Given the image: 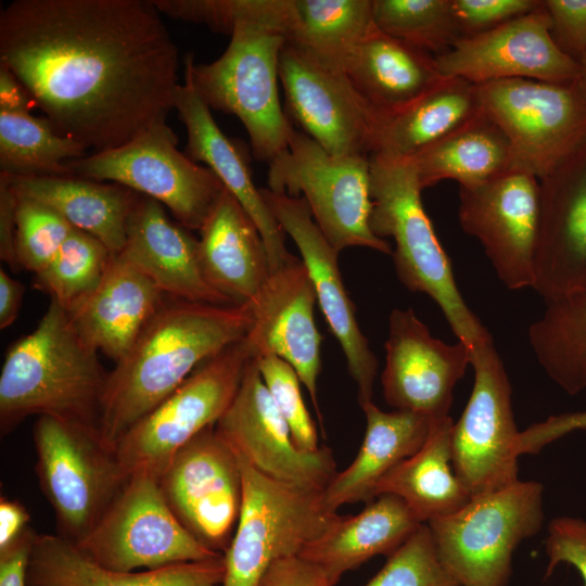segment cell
I'll use <instances>...</instances> for the list:
<instances>
[{
	"mask_svg": "<svg viewBox=\"0 0 586 586\" xmlns=\"http://www.w3.org/2000/svg\"><path fill=\"white\" fill-rule=\"evenodd\" d=\"M215 430L254 469L272 480L324 491L337 473L330 448L321 446L309 453L295 445L255 358L249 362L240 387Z\"/></svg>",
	"mask_w": 586,
	"mask_h": 586,
	"instance_id": "ac0fdd59",
	"label": "cell"
},
{
	"mask_svg": "<svg viewBox=\"0 0 586 586\" xmlns=\"http://www.w3.org/2000/svg\"><path fill=\"white\" fill-rule=\"evenodd\" d=\"M109 372L77 332L69 314L50 302L33 332L11 345L0 373V433L30 416L99 430Z\"/></svg>",
	"mask_w": 586,
	"mask_h": 586,
	"instance_id": "277c9868",
	"label": "cell"
},
{
	"mask_svg": "<svg viewBox=\"0 0 586 586\" xmlns=\"http://www.w3.org/2000/svg\"><path fill=\"white\" fill-rule=\"evenodd\" d=\"M539 186L533 289L548 301L586 288V143Z\"/></svg>",
	"mask_w": 586,
	"mask_h": 586,
	"instance_id": "603a6c76",
	"label": "cell"
},
{
	"mask_svg": "<svg viewBox=\"0 0 586 586\" xmlns=\"http://www.w3.org/2000/svg\"><path fill=\"white\" fill-rule=\"evenodd\" d=\"M160 13L175 20L204 24L214 31L231 35L237 22L246 16L256 0H151Z\"/></svg>",
	"mask_w": 586,
	"mask_h": 586,
	"instance_id": "ee69618b",
	"label": "cell"
},
{
	"mask_svg": "<svg viewBox=\"0 0 586 586\" xmlns=\"http://www.w3.org/2000/svg\"><path fill=\"white\" fill-rule=\"evenodd\" d=\"M343 71L380 114L402 109L443 78L435 56L375 26L348 55Z\"/></svg>",
	"mask_w": 586,
	"mask_h": 586,
	"instance_id": "1f68e13d",
	"label": "cell"
},
{
	"mask_svg": "<svg viewBox=\"0 0 586 586\" xmlns=\"http://www.w3.org/2000/svg\"><path fill=\"white\" fill-rule=\"evenodd\" d=\"M371 231L392 238L395 270L411 292L429 295L443 311L459 342L471 353L492 335L466 304L450 260L423 207L422 188L407 158L370 155Z\"/></svg>",
	"mask_w": 586,
	"mask_h": 586,
	"instance_id": "5b68a950",
	"label": "cell"
},
{
	"mask_svg": "<svg viewBox=\"0 0 586 586\" xmlns=\"http://www.w3.org/2000/svg\"><path fill=\"white\" fill-rule=\"evenodd\" d=\"M279 79L286 111L302 131L335 156L371 155L379 112L346 74L285 42Z\"/></svg>",
	"mask_w": 586,
	"mask_h": 586,
	"instance_id": "e0dca14e",
	"label": "cell"
},
{
	"mask_svg": "<svg viewBox=\"0 0 586 586\" xmlns=\"http://www.w3.org/2000/svg\"><path fill=\"white\" fill-rule=\"evenodd\" d=\"M200 231V257L208 282L232 305L254 301L271 275L264 239L225 188Z\"/></svg>",
	"mask_w": 586,
	"mask_h": 586,
	"instance_id": "4316f807",
	"label": "cell"
},
{
	"mask_svg": "<svg viewBox=\"0 0 586 586\" xmlns=\"http://www.w3.org/2000/svg\"><path fill=\"white\" fill-rule=\"evenodd\" d=\"M374 26L372 0H294L286 42L344 72L348 55Z\"/></svg>",
	"mask_w": 586,
	"mask_h": 586,
	"instance_id": "8d00e7d4",
	"label": "cell"
},
{
	"mask_svg": "<svg viewBox=\"0 0 586 586\" xmlns=\"http://www.w3.org/2000/svg\"><path fill=\"white\" fill-rule=\"evenodd\" d=\"M365 586H458L442 565L425 523L391 556Z\"/></svg>",
	"mask_w": 586,
	"mask_h": 586,
	"instance_id": "b9f144b4",
	"label": "cell"
},
{
	"mask_svg": "<svg viewBox=\"0 0 586 586\" xmlns=\"http://www.w3.org/2000/svg\"><path fill=\"white\" fill-rule=\"evenodd\" d=\"M586 430V410L553 415L519 433V455L537 454L545 446L569 433Z\"/></svg>",
	"mask_w": 586,
	"mask_h": 586,
	"instance_id": "c3c4849f",
	"label": "cell"
},
{
	"mask_svg": "<svg viewBox=\"0 0 586 586\" xmlns=\"http://www.w3.org/2000/svg\"><path fill=\"white\" fill-rule=\"evenodd\" d=\"M163 295L142 270L114 254L97 289L68 314L82 340L116 364L163 304Z\"/></svg>",
	"mask_w": 586,
	"mask_h": 586,
	"instance_id": "484cf974",
	"label": "cell"
},
{
	"mask_svg": "<svg viewBox=\"0 0 586 586\" xmlns=\"http://www.w3.org/2000/svg\"><path fill=\"white\" fill-rule=\"evenodd\" d=\"M360 407L367 426L359 451L323 491L327 506L335 512L346 504L373 500L380 481L422 447L430 430L431 419L416 412H386L373 402Z\"/></svg>",
	"mask_w": 586,
	"mask_h": 586,
	"instance_id": "f546056e",
	"label": "cell"
},
{
	"mask_svg": "<svg viewBox=\"0 0 586 586\" xmlns=\"http://www.w3.org/2000/svg\"><path fill=\"white\" fill-rule=\"evenodd\" d=\"M539 217L540 186L531 174L508 170L459 187V224L480 241L497 277L510 290L534 288Z\"/></svg>",
	"mask_w": 586,
	"mask_h": 586,
	"instance_id": "2e32d148",
	"label": "cell"
},
{
	"mask_svg": "<svg viewBox=\"0 0 586 586\" xmlns=\"http://www.w3.org/2000/svg\"><path fill=\"white\" fill-rule=\"evenodd\" d=\"M24 285L0 269V328L11 326L18 313L24 295Z\"/></svg>",
	"mask_w": 586,
	"mask_h": 586,
	"instance_id": "11a10c76",
	"label": "cell"
},
{
	"mask_svg": "<svg viewBox=\"0 0 586 586\" xmlns=\"http://www.w3.org/2000/svg\"><path fill=\"white\" fill-rule=\"evenodd\" d=\"M579 75H578V81L583 86V88L586 91V54L579 60Z\"/></svg>",
	"mask_w": 586,
	"mask_h": 586,
	"instance_id": "9f6ffc18",
	"label": "cell"
},
{
	"mask_svg": "<svg viewBox=\"0 0 586 586\" xmlns=\"http://www.w3.org/2000/svg\"><path fill=\"white\" fill-rule=\"evenodd\" d=\"M188 230L173 222L161 203L140 194L127 222L125 246L118 254L170 298L235 306L208 282L199 240Z\"/></svg>",
	"mask_w": 586,
	"mask_h": 586,
	"instance_id": "cb8c5ba5",
	"label": "cell"
},
{
	"mask_svg": "<svg viewBox=\"0 0 586 586\" xmlns=\"http://www.w3.org/2000/svg\"><path fill=\"white\" fill-rule=\"evenodd\" d=\"M543 520V485L518 480L425 524L458 586H506L515 548L540 531Z\"/></svg>",
	"mask_w": 586,
	"mask_h": 586,
	"instance_id": "8992f818",
	"label": "cell"
},
{
	"mask_svg": "<svg viewBox=\"0 0 586 586\" xmlns=\"http://www.w3.org/2000/svg\"><path fill=\"white\" fill-rule=\"evenodd\" d=\"M174 109L187 130L184 154L195 163H205L253 219L264 239L271 272L282 267L292 256L285 232L254 184L245 154L220 130L187 71L183 84L176 88Z\"/></svg>",
	"mask_w": 586,
	"mask_h": 586,
	"instance_id": "d4e9b609",
	"label": "cell"
},
{
	"mask_svg": "<svg viewBox=\"0 0 586 586\" xmlns=\"http://www.w3.org/2000/svg\"><path fill=\"white\" fill-rule=\"evenodd\" d=\"M35 471L53 509L56 535L79 545L98 525L130 474L98 429L38 417Z\"/></svg>",
	"mask_w": 586,
	"mask_h": 586,
	"instance_id": "52a82bcc",
	"label": "cell"
},
{
	"mask_svg": "<svg viewBox=\"0 0 586 586\" xmlns=\"http://www.w3.org/2000/svg\"><path fill=\"white\" fill-rule=\"evenodd\" d=\"M543 0H451L460 39L477 35L538 9Z\"/></svg>",
	"mask_w": 586,
	"mask_h": 586,
	"instance_id": "f6af8a7d",
	"label": "cell"
},
{
	"mask_svg": "<svg viewBox=\"0 0 586 586\" xmlns=\"http://www.w3.org/2000/svg\"><path fill=\"white\" fill-rule=\"evenodd\" d=\"M421 524L403 499L383 494L358 514L341 517L298 556L319 565L334 586L344 573L372 557L391 556Z\"/></svg>",
	"mask_w": 586,
	"mask_h": 586,
	"instance_id": "f1b7e54d",
	"label": "cell"
},
{
	"mask_svg": "<svg viewBox=\"0 0 586 586\" xmlns=\"http://www.w3.org/2000/svg\"><path fill=\"white\" fill-rule=\"evenodd\" d=\"M271 214L296 244L311 279L317 302L345 356L348 371L358 387L362 406L372 402L378 360L356 319V308L345 289L337 264L339 252L314 220L303 198L260 188Z\"/></svg>",
	"mask_w": 586,
	"mask_h": 586,
	"instance_id": "44dd1931",
	"label": "cell"
},
{
	"mask_svg": "<svg viewBox=\"0 0 586 586\" xmlns=\"http://www.w3.org/2000/svg\"><path fill=\"white\" fill-rule=\"evenodd\" d=\"M158 483L182 526L204 547L224 555L240 518L243 479L237 453L215 426L184 445Z\"/></svg>",
	"mask_w": 586,
	"mask_h": 586,
	"instance_id": "9a60e30c",
	"label": "cell"
},
{
	"mask_svg": "<svg viewBox=\"0 0 586 586\" xmlns=\"http://www.w3.org/2000/svg\"><path fill=\"white\" fill-rule=\"evenodd\" d=\"M378 29L437 56L460 39L451 0H372Z\"/></svg>",
	"mask_w": 586,
	"mask_h": 586,
	"instance_id": "ab89813d",
	"label": "cell"
},
{
	"mask_svg": "<svg viewBox=\"0 0 586 586\" xmlns=\"http://www.w3.org/2000/svg\"><path fill=\"white\" fill-rule=\"evenodd\" d=\"M17 194L7 174L0 173V258L13 270L20 268L16 257Z\"/></svg>",
	"mask_w": 586,
	"mask_h": 586,
	"instance_id": "816d5d0a",
	"label": "cell"
},
{
	"mask_svg": "<svg viewBox=\"0 0 586 586\" xmlns=\"http://www.w3.org/2000/svg\"><path fill=\"white\" fill-rule=\"evenodd\" d=\"M384 347L385 402L431 420L449 416L455 385L471 365L469 347L434 337L410 308L392 310Z\"/></svg>",
	"mask_w": 586,
	"mask_h": 586,
	"instance_id": "d6986e66",
	"label": "cell"
},
{
	"mask_svg": "<svg viewBox=\"0 0 586 586\" xmlns=\"http://www.w3.org/2000/svg\"><path fill=\"white\" fill-rule=\"evenodd\" d=\"M294 24V0H256L240 18L225 52L212 63L183 58L184 71L211 110L237 116L253 155L270 163L288 149L294 129L280 103L279 58Z\"/></svg>",
	"mask_w": 586,
	"mask_h": 586,
	"instance_id": "3957f363",
	"label": "cell"
},
{
	"mask_svg": "<svg viewBox=\"0 0 586 586\" xmlns=\"http://www.w3.org/2000/svg\"><path fill=\"white\" fill-rule=\"evenodd\" d=\"M224 574V555L143 572L114 571L56 534L37 533L27 586H219Z\"/></svg>",
	"mask_w": 586,
	"mask_h": 586,
	"instance_id": "83f0119b",
	"label": "cell"
},
{
	"mask_svg": "<svg viewBox=\"0 0 586 586\" xmlns=\"http://www.w3.org/2000/svg\"><path fill=\"white\" fill-rule=\"evenodd\" d=\"M316 302L306 266L292 255L271 272L257 296L249 303L253 322L244 340L253 358L272 355L292 366L322 423L317 395L321 335L314 317Z\"/></svg>",
	"mask_w": 586,
	"mask_h": 586,
	"instance_id": "7402d4cb",
	"label": "cell"
},
{
	"mask_svg": "<svg viewBox=\"0 0 586 586\" xmlns=\"http://www.w3.org/2000/svg\"><path fill=\"white\" fill-rule=\"evenodd\" d=\"M558 49L576 61L586 54V0H544Z\"/></svg>",
	"mask_w": 586,
	"mask_h": 586,
	"instance_id": "7dc6e473",
	"label": "cell"
},
{
	"mask_svg": "<svg viewBox=\"0 0 586 586\" xmlns=\"http://www.w3.org/2000/svg\"><path fill=\"white\" fill-rule=\"evenodd\" d=\"M113 255L97 238L74 229L51 263L36 275L35 285L71 313L100 284Z\"/></svg>",
	"mask_w": 586,
	"mask_h": 586,
	"instance_id": "f35d334b",
	"label": "cell"
},
{
	"mask_svg": "<svg viewBox=\"0 0 586 586\" xmlns=\"http://www.w3.org/2000/svg\"><path fill=\"white\" fill-rule=\"evenodd\" d=\"M548 557L546 576L561 563L574 566L586 586V519L560 517L548 525L545 542Z\"/></svg>",
	"mask_w": 586,
	"mask_h": 586,
	"instance_id": "bcb514c9",
	"label": "cell"
},
{
	"mask_svg": "<svg viewBox=\"0 0 586 586\" xmlns=\"http://www.w3.org/2000/svg\"><path fill=\"white\" fill-rule=\"evenodd\" d=\"M268 189L303 198L315 222L336 252L364 246L392 254L370 229V156H335L293 129L285 151L269 164Z\"/></svg>",
	"mask_w": 586,
	"mask_h": 586,
	"instance_id": "9c48e42d",
	"label": "cell"
},
{
	"mask_svg": "<svg viewBox=\"0 0 586 586\" xmlns=\"http://www.w3.org/2000/svg\"><path fill=\"white\" fill-rule=\"evenodd\" d=\"M74 229L51 207L17 194L15 246L18 266L37 275L51 263Z\"/></svg>",
	"mask_w": 586,
	"mask_h": 586,
	"instance_id": "60d3db41",
	"label": "cell"
},
{
	"mask_svg": "<svg viewBox=\"0 0 586 586\" xmlns=\"http://www.w3.org/2000/svg\"><path fill=\"white\" fill-rule=\"evenodd\" d=\"M252 359L243 339L196 368L115 443L125 470L160 479L184 445L216 425L233 400Z\"/></svg>",
	"mask_w": 586,
	"mask_h": 586,
	"instance_id": "7c38bea8",
	"label": "cell"
},
{
	"mask_svg": "<svg viewBox=\"0 0 586 586\" xmlns=\"http://www.w3.org/2000/svg\"><path fill=\"white\" fill-rule=\"evenodd\" d=\"M34 106L36 104L25 87L0 63V110L31 111Z\"/></svg>",
	"mask_w": 586,
	"mask_h": 586,
	"instance_id": "db71d44e",
	"label": "cell"
},
{
	"mask_svg": "<svg viewBox=\"0 0 586 586\" xmlns=\"http://www.w3.org/2000/svg\"><path fill=\"white\" fill-rule=\"evenodd\" d=\"M237 455L243 501L235 532L224 553L225 574L219 586H259L272 563L298 556L341 517L327 506L323 491L272 480Z\"/></svg>",
	"mask_w": 586,
	"mask_h": 586,
	"instance_id": "ba28073f",
	"label": "cell"
},
{
	"mask_svg": "<svg viewBox=\"0 0 586 586\" xmlns=\"http://www.w3.org/2000/svg\"><path fill=\"white\" fill-rule=\"evenodd\" d=\"M407 160L422 190L443 180H455L460 187L474 186L511 170L509 140L483 109Z\"/></svg>",
	"mask_w": 586,
	"mask_h": 586,
	"instance_id": "e575fe53",
	"label": "cell"
},
{
	"mask_svg": "<svg viewBox=\"0 0 586 586\" xmlns=\"http://www.w3.org/2000/svg\"><path fill=\"white\" fill-rule=\"evenodd\" d=\"M36 534L29 525L12 543L0 548V586H27V571Z\"/></svg>",
	"mask_w": 586,
	"mask_h": 586,
	"instance_id": "f907efd6",
	"label": "cell"
},
{
	"mask_svg": "<svg viewBox=\"0 0 586 586\" xmlns=\"http://www.w3.org/2000/svg\"><path fill=\"white\" fill-rule=\"evenodd\" d=\"M481 111L477 85L443 77L402 109L379 113L371 155L410 158Z\"/></svg>",
	"mask_w": 586,
	"mask_h": 586,
	"instance_id": "d6a6232c",
	"label": "cell"
},
{
	"mask_svg": "<svg viewBox=\"0 0 586 586\" xmlns=\"http://www.w3.org/2000/svg\"><path fill=\"white\" fill-rule=\"evenodd\" d=\"M477 90L483 111L509 140L511 170L540 180L586 143V91L578 80L514 78Z\"/></svg>",
	"mask_w": 586,
	"mask_h": 586,
	"instance_id": "30bf717a",
	"label": "cell"
},
{
	"mask_svg": "<svg viewBox=\"0 0 586 586\" xmlns=\"http://www.w3.org/2000/svg\"><path fill=\"white\" fill-rule=\"evenodd\" d=\"M453 426L450 416L431 420L422 447L380 481L375 496H398L421 523L445 517L464 506L471 495L454 470Z\"/></svg>",
	"mask_w": 586,
	"mask_h": 586,
	"instance_id": "836d02e7",
	"label": "cell"
},
{
	"mask_svg": "<svg viewBox=\"0 0 586 586\" xmlns=\"http://www.w3.org/2000/svg\"><path fill=\"white\" fill-rule=\"evenodd\" d=\"M470 398L451 432L453 466L471 497L518 481V437L511 385L493 339L473 352Z\"/></svg>",
	"mask_w": 586,
	"mask_h": 586,
	"instance_id": "5bb4252c",
	"label": "cell"
},
{
	"mask_svg": "<svg viewBox=\"0 0 586 586\" xmlns=\"http://www.w3.org/2000/svg\"><path fill=\"white\" fill-rule=\"evenodd\" d=\"M87 149L30 111L0 110V173L11 177L74 176L66 162Z\"/></svg>",
	"mask_w": 586,
	"mask_h": 586,
	"instance_id": "74e56055",
	"label": "cell"
},
{
	"mask_svg": "<svg viewBox=\"0 0 586 586\" xmlns=\"http://www.w3.org/2000/svg\"><path fill=\"white\" fill-rule=\"evenodd\" d=\"M550 21L542 5L491 30L463 37L435 56L443 77L474 85L526 78L555 82L578 79L579 65L555 44Z\"/></svg>",
	"mask_w": 586,
	"mask_h": 586,
	"instance_id": "ffe728a7",
	"label": "cell"
},
{
	"mask_svg": "<svg viewBox=\"0 0 586 586\" xmlns=\"http://www.w3.org/2000/svg\"><path fill=\"white\" fill-rule=\"evenodd\" d=\"M545 302L528 328L530 345L547 375L576 395L586 390V288Z\"/></svg>",
	"mask_w": 586,
	"mask_h": 586,
	"instance_id": "d590c367",
	"label": "cell"
},
{
	"mask_svg": "<svg viewBox=\"0 0 586 586\" xmlns=\"http://www.w3.org/2000/svg\"><path fill=\"white\" fill-rule=\"evenodd\" d=\"M9 177L18 195L51 207L73 228L101 241L112 254L123 251L127 222L140 196L136 191L78 176Z\"/></svg>",
	"mask_w": 586,
	"mask_h": 586,
	"instance_id": "4dcf8cb0",
	"label": "cell"
},
{
	"mask_svg": "<svg viewBox=\"0 0 586 586\" xmlns=\"http://www.w3.org/2000/svg\"><path fill=\"white\" fill-rule=\"evenodd\" d=\"M30 515L24 505L5 496L0 498V548L5 547L29 526Z\"/></svg>",
	"mask_w": 586,
	"mask_h": 586,
	"instance_id": "f5cc1de1",
	"label": "cell"
},
{
	"mask_svg": "<svg viewBox=\"0 0 586 586\" xmlns=\"http://www.w3.org/2000/svg\"><path fill=\"white\" fill-rule=\"evenodd\" d=\"M178 138L161 117L129 142L66 162L74 176L111 181L154 199L181 226L200 230L225 189L208 168L177 149Z\"/></svg>",
	"mask_w": 586,
	"mask_h": 586,
	"instance_id": "8fae6325",
	"label": "cell"
},
{
	"mask_svg": "<svg viewBox=\"0 0 586 586\" xmlns=\"http://www.w3.org/2000/svg\"><path fill=\"white\" fill-rule=\"evenodd\" d=\"M86 556L114 571L131 572L221 556L200 544L170 510L158 479L130 474L98 525L79 545Z\"/></svg>",
	"mask_w": 586,
	"mask_h": 586,
	"instance_id": "4fadbf2b",
	"label": "cell"
},
{
	"mask_svg": "<svg viewBox=\"0 0 586 586\" xmlns=\"http://www.w3.org/2000/svg\"><path fill=\"white\" fill-rule=\"evenodd\" d=\"M251 305L163 302L127 354L109 372L99 432L114 447L136 422L168 397L202 364L243 340Z\"/></svg>",
	"mask_w": 586,
	"mask_h": 586,
	"instance_id": "7a4b0ae2",
	"label": "cell"
},
{
	"mask_svg": "<svg viewBox=\"0 0 586 586\" xmlns=\"http://www.w3.org/2000/svg\"><path fill=\"white\" fill-rule=\"evenodd\" d=\"M178 56L151 0H15L0 14V63L92 153L167 116Z\"/></svg>",
	"mask_w": 586,
	"mask_h": 586,
	"instance_id": "6da1fadb",
	"label": "cell"
},
{
	"mask_svg": "<svg viewBox=\"0 0 586 586\" xmlns=\"http://www.w3.org/2000/svg\"><path fill=\"white\" fill-rule=\"evenodd\" d=\"M259 586H332L324 571L317 564L292 556L272 563Z\"/></svg>",
	"mask_w": 586,
	"mask_h": 586,
	"instance_id": "681fc988",
	"label": "cell"
},
{
	"mask_svg": "<svg viewBox=\"0 0 586 586\" xmlns=\"http://www.w3.org/2000/svg\"><path fill=\"white\" fill-rule=\"evenodd\" d=\"M255 360L276 407L291 431L295 445L304 451H317L321 447L318 433L304 403L301 380L296 371L277 356L267 355Z\"/></svg>",
	"mask_w": 586,
	"mask_h": 586,
	"instance_id": "7bdbcfd3",
	"label": "cell"
}]
</instances>
